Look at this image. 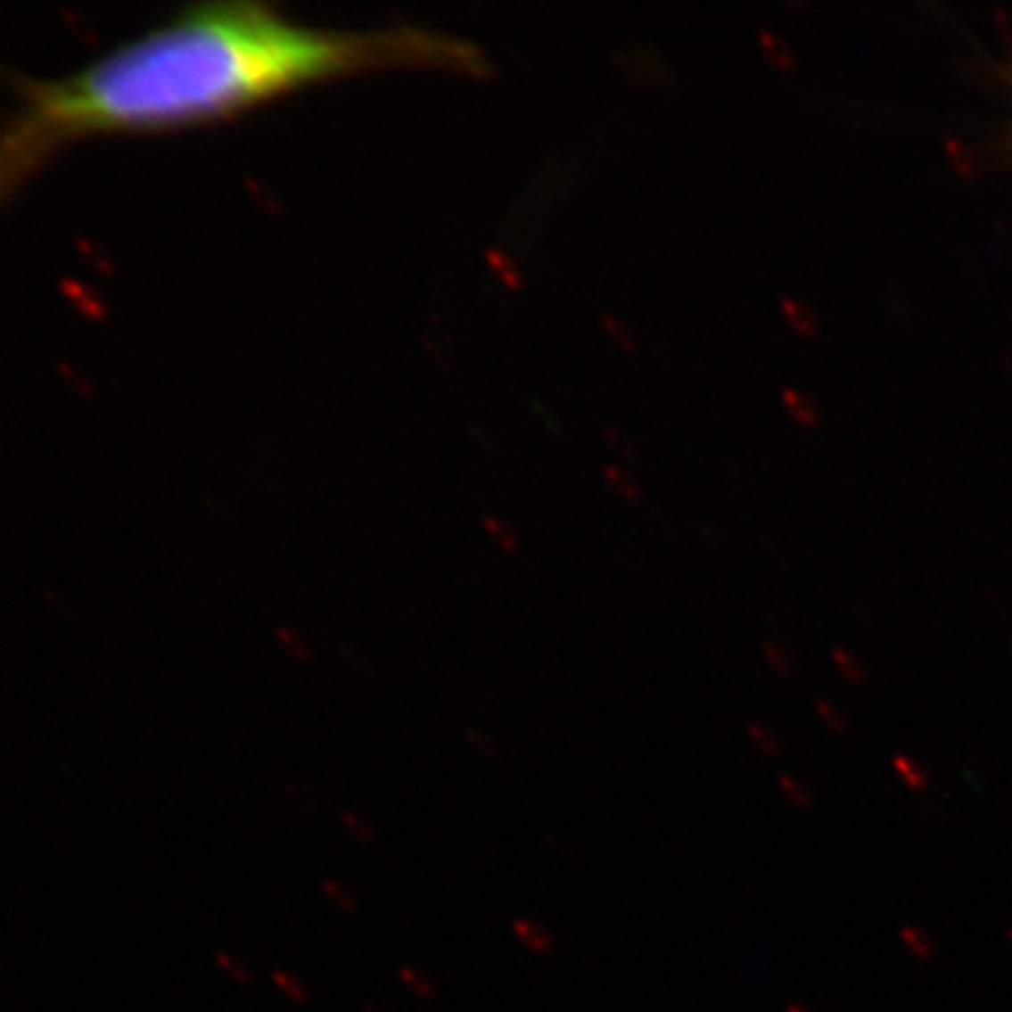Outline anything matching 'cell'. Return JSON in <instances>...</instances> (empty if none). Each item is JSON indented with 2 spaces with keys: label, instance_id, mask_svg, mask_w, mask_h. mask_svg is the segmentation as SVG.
<instances>
[{
  "label": "cell",
  "instance_id": "1",
  "mask_svg": "<svg viewBox=\"0 0 1012 1012\" xmlns=\"http://www.w3.org/2000/svg\"><path fill=\"white\" fill-rule=\"evenodd\" d=\"M390 69L492 73L476 43L427 26L315 29L253 0L183 7L73 73L14 78L0 193L14 195L82 139L214 122L308 85Z\"/></svg>",
  "mask_w": 1012,
  "mask_h": 1012
},
{
  "label": "cell",
  "instance_id": "2",
  "mask_svg": "<svg viewBox=\"0 0 1012 1012\" xmlns=\"http://www.w3.org/2000/svg\"><path fill=\"white\" fill-rule=\"evenodd\" d=\"M780 309H783L787 326L793 328L794 333L804 335V338H816L820 333L823 324H820V317L809 302L797 300V298H783Z\"/></svg>",
  "mask_w": 1012,
  "mask_h": 1012
},
{
  "label": "cell",
  "instance_id": "3",
  "mask_svg": "<svg viewBox=\"0 0 1012 1012\" xmlns=\"http://www.w3.org/2000/svg\"><path fill=\"white\" fill-rule=\"evenodd\" d=\"M783 403H786L787 415L793 417L797 424H802V427H818L820 420H823L820 406H818L816 399H813L811 394H806V391L787 387V390H783Z\"/></svg>",
  "mask_w": 1012,
  "mask_h": 1012
},
{
  "label": "cell",
  "instance_id": "4",
  "mask_svg": "<svg viewBox=\"0 0 1012 1012\" xmlns=\"http://www.w3.org/2000/svg\"><path fill=\"white\" fill-rule=\"evenodd\" d=\"M757 40H760V47L761 52H764V57L774 63L776 69L780 70L797 69V54H794L793 45L787 43L783 36L769 31V29H761V31L757 33Z\"/></svg>",
  "mask_w": 1012,
  "mask_h": 1012
},
{
  "label": "cell",
  "instance_id": "5",
  "mask_svg": "<svg viewBox=\"0 0 1012 1012\" xmlns=\"http://www.w3.org/2000/svg\"><path fill=\"white\" fill-rule=\"evenodd\" d=\"M511 931H514L518 942L525 944V950H530L532 954H548V951L554 950V935L544 926L537 924V921L516 918L511 924Z\"/></svg>",
  "mask_w": 1012,
  "mask_h": 1012
},
{
  "label": "cell",
  "instance_id": "6",
  "mask_svg": "<svg viewBox=\"0 0 1012 1012\" xmlns=\"http://www.w3.org/2000/svg\"><path fill=\"white\" fill-rule=\"evenodd\" d=\"M776 786H778L780 794H783L794 809H799V811H811L813 806H816V794H813L811 787L806 786V780H802L799 776L790 774V771H780V774L776 776Z\"/></svg>",
  "mask_w": 1012,
  "mask_h": 1012
},
{
  "label": "cell",
  "instance_id": "7",
  "mask_svg": "<svg viewBox=\"0 0 1012 1012\" xmlns=\"http://www.w3.org/2000/svg\"><path fill=\"white\" fill-rule=\"evenodd\" d=\"M832 663L843 678V682H849L851 687H862L868 682L869 671L862 663L860 656H855L851 649L846 647H835L832 649Z\"/></svg>",
  "mask_w": 1012,
  "mask_h": 1012
},
{
  "label": "cell",
  "instance_id": "8",
  "mask_svg": "<svg viewBox=\"0 0 1012 1012\" xmlns=\"http://www.w3.org/2000/svg\"><path fill=\"white\" fill-rule=\"evenodd\" d=\"M603 476H605V483H607V488H612V490L621 497V499H626V502L636 504L642 499L640 483H638V478L633 476L629 469L610 465L607 469H605Z\"/></svg>",
  "mask_w": 1012,
  "mask_h": 1012
},
{
  "label": "cell",
  "instance_id": "9",
  "mask_svg": "<svg viewBox=\"0 0 1012 1012\" xmlns=\"http://www.w3.org/2000/svg\"><path fill=\"white\" fill-rule=\"evenodd\" d=\"M748 736H750V741L754 743V748L760 750L761 754H767V757H774V760H778V757H783V754H786V743H783V738H780V736L776 734L771 727H767V724L750 722L748 724Z\"/></svg>",
  "mask_w": 1012,
  "mask_h": 1012
},
{
  "label": "cell",
  "instance_id": "10",
  "mask_svg": "<svg viewBox=\"0 0 1012 1012\" xmlns=\"http://www.w3.org/2000/svg\"><path fill=\"white\" fill-rule=\"evenodd\" d=\"M761 656H764V661L769 663V668L774 671V673H778L780 678H794L799 671L797 661H794V656L787 652L786 647H780L778 642L774 640H764L761 642Z\"/></svg>",
  "mask_w": 1012,
  "mask_h": 1012
},
{
  "label": "cell",
  "instance_id": "11",
  "mask_svg": "<svg viewBox=\"0 0 1012 1012\" xmlns=\"http://www.w3.org/2000/svg\"><path fill=\"white\" fill-rule=\"evenodd\" d=\"M891 767H893L895 774L900 776V780L905 783L909 790H926L928 787V774H926V769L918 764V761H914L912 757H907V754H893V760H891Z\"/></svg>",
  "mask_w": 1012,
  "mask_h": 1012
},
{
  "label": "cell",
  "instance_id": "12",
  "mask_svg": "<svg viewBox=\"0 0 1012 1012\" xmlns=\"http://www.w3.org/2000/svg\"><path fill=\"white\" fill-rule=\"evenodd\" d=\"M813 711H816L818 720L827 727V729L832 731V734L842 736L846 734V731L851 729V722H849V715L839 708V705H835L830 701V698H816V703H813Z\"/></svg>",
  "mask_w": 1012,
  "mask_h": 1012
},
{
  "label": "cell",
  "instance_id": "13",
  "mask_svg": "<svg viewBox=\"0 0 1012 1012\" xmlns=\"http://www.w3.org/2000/svg\"><path fill=\"white\" fill-rule=\"evenodd\" d=\"M900 940H902L907 950L912 951V956H917L921 961H928L933 951H935V944H933L931 937L926 935L921 928H917V926H902L900 928Z\"/></svg>",
  "mask_w": 1012,
  "mask_h": 1012
},
{
  "label": "cell",
  "instance_id": "14",
  "mask_svg": "<svg viewBox=\"0 0 1012 1012\" xmlns=\"http://www.w3.org/2000/svg\"><path fill=\"white\" fill-rule=\"evenodd\" d=\"M275 638H277L279 645L286 649V654L293 656V659L300 661V663H312V661H315L309 645L298 636L296 630L286 629V626H277V629H275Z\"/></svg>",
  "mask_w": 1012,
  "mask_h": 1012
},
{
  "label": "cell",
  "instance_id": "15",
  "mask_svg": "<svg viewBox=\"0 0 1012 1012\" xmlns=\"http://www.w3.org/2000/svg\"><path fill=\"white\" fill-rule=\"evenodd\" d=\"M399 980H401L410 991L415 993V996H420V999L424 1000L434 999L436 993L434 982H432L429 975L422 973V970L413 968V966H401V968H399Z\"/></svg>",
  "mask_w": 1012,
  "mask_h": 1012
},
{
  "label": "cell",
  "instance_id": "16",
  "mask_svg": "<svg viewBox=\"0 0 1012 1012\" xmlns=\"http://www.w3.org/2000/svg\"><path fill=\"white\" fill-rule=\"evenodd\" d=\"M321 891H324V895H326V898L331 900L333 905H338L342 912H347V914L358 912L357 895H354L352 891L345 886V884L328 879V881H324V884H321Z\"/></svg>",
  "mask_w": 1012,
  "mask_h": 1012
},
{
  "label": "cell",
  "instance_id": "17",
  "mask_svg": "<svg viewBox=\"0 0 1012 1012\" xmlns=\"http://www.w3.org/2000/svg\"><path fill=\"white\" fill-rule=\"evenodd\" d=\"M272 980H275V984L279 987V991H282L289 1000H293V1003H308L309 1000L308 987L298 980L296 975L286 973V970H275V973H272Z\"/></svg>",
  "mask_w": 1012,
  "mask_h": 1012
},
{
  "label": "cell",
  "instance_id": "18",
  "mask_svg": "<svg viewBox=\"0 0 1012 1012\" xmlns=\"http://www.w3.org/2000/svg\"><path fill=\"white\" fill-rule=\"evenodd\" d=\"M603 328H605V333L610 335L614 342H619V347H623V350H636V338H633V331H630V326L623 319H619V317H612V315H603Z\"/></svg>",
  "mask_w": 1012,
  "mask_h": 1012
},
{
  "label": "cell",
  "instance_id": "19",
  "mask_svg": "<svg viewBox=\"0 0 1012 1012\" xmlns=\"http://www.w3.org/2000/svg\"><path fill=\"white\" fill-rule=\"evenodd\" d=\"M216 963H218V968L223 970L230 980L239 982V984H249V982H251V970H249V966H246L242 959H237V956L218 951V954H216Z\"/></svg>",
  "mask_w": 1012,
  "mask_h": 1012
},
{
  "label": "cell",
  "instance_id": "20",
  "mask_svg": "<svg viewBox=\"0 0 1012 1012\" xmlns=\"http://www.w3.org/2000/svg\"><path fill=\"white\" fill-rule=\"evenodd\" d=\"M340 820H342V825H345L347 830L357 836L358 842L371 843L373 839H375V827H373L364 816H358V813L354 811H342L340 813Z\"/></svg>",
  "mask_w": 1012,
  "mask_h": 1012
},
{
  "label": "cell",
  "instance_id": "21",
  "mask_svg": "<svg viewBox=\"0 0 1012 1012\" xmlns=\"http://www.w3.org/2000/svg\"><path fill=\"white\" fill-rule=\"evenodd\" d=\"M466 738H469V743H472L473 748H476L481 754H485V757H495L497 754V745L495 741H492V736H488V731L469 729L466 731Z\"/></svg>",
  "mask_w": 1012,
  "mask_h": 1012
},
{
  "label": "cell",
  "instance_id": "22",
  "mask_svg": "<svg viewBox=\"0 0 1012 1012\" xmlns=\"http://www.w3.org/2000/svg\"><path fill=\"white\" fill-rule=\"evenodd\" d=\"M490 528H492V532L497 535V539H499V544H502V547L506 548L509 554L518 551V541H516V537H514V532H511V530H506L504 525H499V528H497V522H492Z\"/></svg>",
  "mask_w": 1012,
  "mask_h": 1012
},
{
  "label": "cell",
  "instance_id": "23",
  "mask_svg": "<svg viewBox=\"0 0 1012 1012\" xmlns=\"http://www.w3.org/2000/svg\"><path fill=\"white\" fill-rule=\"evenodd\" d=\"M607 439L612 440V448H616V453L626 455L629 459H633L636 455H633V448L626 443V439H623V434H619V432H607Z\"/></svg>",
  "mask_w": 1012,
  "mask_h": 1012
},
{
  "label": "cell",
  "instance_id": "24",
  "mask_svg": "<svg viewBox=\"0 0 1012 1012\" xmlns=\"http://www.w3.org/2000/svg\"><path fill=\"white\" fill-rule=\"evenodd\" d=\"M361 1008H364V1012H387L380 1003H373V1000H364V1006Z\"/></svg>",
  "mask_w": 1012,
  "mask_h": 1012
},
{
  "label": "cell",
  "instance_id": "25",
  "mask_svg": "<svg viewBox=\"0 0 1012 1012\" xmlns=\"http://www.w3.org/2000/svg\"><path fill=\"white\" fill-rule=\"evenodd\" d=\"M787 1012H811V1010H806L804 1006H790L787 1008Z\"/></svg>",
  "mask_w": 1012,
  "mask_h": 1012
}]
</instances>
